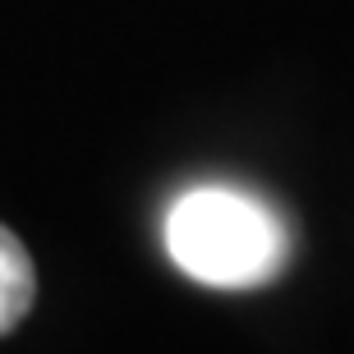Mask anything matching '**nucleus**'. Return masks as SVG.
<instances>
[{"label":"nucleus","instance_id":"obj_1","mask_svg":"<svg viewBox=\"0 0 354 354\" xmlns=\"http://www.w3.org/2000/svg\"><path fill=\"white\" fill-rule=\"evenodd\" d=\"M166 249L194 281L221 290L263 286L286 267V225L253 194L203 184L171 207Z\"/></svg>","mask_w":354,"mask_h":354},{"label":"nucleus","instance_id":"obj_2","mask_svg":"<svg viewBox=\"0 0 354 354\" xmlns=\"http://www.w3.org/2000/svg\"><path fill=\"white\" fill-rule=\"evenodd\" d=\"M32 295H37V272H32V258L19 239L0 225V336L14 331L32 308Z\"/></svg>","mask_w":354,"mask_h":354}]
</instances>
